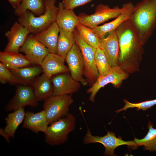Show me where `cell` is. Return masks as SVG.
<instances>
[{
  "mask_svg": "<svg viewBox=\"0 0 156 156\" xmlns=\"http://www.w3.org/2000/svg\"><path fill=\"white\" fill-rule=\"evenodd\" d=\"M92 0H62L64 7L65 9L73 10L77 7L82 6Z\"/></svg>",
  "mask_w": 156,
  "mask_h": 156,
  "instance_id": "obj_32",
  "label": "cell"
},
{
  "mask_svg": "<svg viewBox=\"0 0 156 156\" xmlns=\"http://www.w3.org/2000/svg\"><path fill=\"white\" fill-rule=\"evenodd\" d=\"M129 76V73L124 71L119 66L112 67L111 71L107 75L98 76L95 82L87 90V93L90 94V101L92 102L94 101L95 96L101 88L109 83L118 88L122 81L126 79Z\"/></svg>",
  "mask_w": 156,
  "mask_h": 156,
  "instance_id": "obj_9",
  "label": "cell"
},
{
  "mask_svg": "<svg viewBox=\"0 0 156 156\" xmlns=\"http://www.w3.org/2000/svg\"><path fill=\"white\" fill-rule=\"evenodd\" d=\"M45 12L43 14L35 16L27 10L18 17V22L26 27L30 33L38 34L47 28L56 21L58 8L55 5L56 0H44Z\"/></svg>",
  "mask_w": 156,
  "mask_h": 156,
  "instance_id": "obj_3",
  "label": "cell"
},
{
  "mask_svg": "<svg viewBox=\"0 0 156 156\" xmlns=\"http://www.w3.org/2000/svg\"><path fill=\"white\" fill-rule=\"evenodd\" d=\"M0 134L9 143L10 142L9 138L10 137L8 134L4 131V129L2 128L0 129Z\"/></svg>",
  "mask_w": 156,
  "mask_h": 156,
  "instance_id": "obj_34",
  "label": "cell"
},
{
  "mask_svg": "<svg viewBox=\"0 0 156 156\" xmlns=\"http://www.w3.org/2000/svg\"><path fill=\"white\" fill-rule=\"evenodd\" d=\"M99 47L103 52L112 67L118 66L119 46L116 30L109 33L106 37L100 38Z\"/></svg>",
  "mask_w": 156,
  "mask_h": 156,
  "instance_id": "obj_15",
  "label": "cell"
},
{
  "mask_svg": "<svg viewBox=\"0 0 156 156\" xmlns=\"http://www.w3.org/2000/svg\"><path fill=\"white\" fill-rule=\"evenodd\" d=\"M75 43L73 32H67L60 29L57 43V54L65 60L67 53Z\"/></svg>",
  "mask_w": 156,
  "mask_h": 156,
  "instance_id": "obj_25",
  "label": "cell"
},
{
  "mask_svg": "<svg viewBox=\"0 0 156 156\" xmlns=\"http://www.w3.org/2000/svg\"><path fill=\"white\" fill-rule=\"evenodd\" d=\"M31 86L38 101H45L53 95V87L51 78L43 73L35 79Z\"/></svg>",
  "mask_w": 156,
  "mask_h": 156,
  "instance_id": "obj_21",
  "label": "cell"
},
{
  "mask_svg": "<svg viewBox=\"0 0 156 156\" xmlns=\"http://www.w3.org/2000/svg\"><path fill=\"white\" fill-rule=\"evenodd\" d=\"M44 0H22L20 5L14 10L15 14L18 17L29 10L35 15L39 16L45 12Z\"/></svg>",
  "mask_w": 156,
  "mask_h": 156,
  "instance_id": "obj_24",
  "label": "cell"
},
{
  "mask_svg": "<svg viewBox=\"0 0 156 156\" xmlns=\"http://www.w3.org/2000/svg\"><path fill=\"white\" fill-rule=\"evenodd\" d=\"M76 118L68 113L49 125L44 134L45 142L52 146L62 145L67 140L69 134L75 128Z\"/></svg>",
  "mask_w": 156,
  "mask_h": 156,
  "instance_id": "obj_5",
  "label": "cell"
},
{
  "mask_svg": "<svg viewBox=\"0 0 156 156\" xmlns=\"http://www.w3.org/2000/svg\"><path fill=\"white\" fill-rule=\"evenodd\" d=\"M70 75L75 80L83 86L88 84L84 78V63L81 50L75 43L67 53L65 58Z\"/></svg>",
  "mask_w": 156,
  "mask_h": 156,
  "instance_id": "obj_12",
  "label": "cell"
},
{
  "mask_svg": "<svg viewBox=\"0 0 156 156\" xmlns=\"http://www.w3.org/2000/svg\"><path fill=\"white\" fill-rule=\"evenodd\" d=\"M116 30L119 46L118 66L128 73L138 71L144 53L138 32L129 19Z\"/></svg>",
  "mask_w": 156,
  "mask_h": 156,
  "instance_id": "obj_1",
  "label": "cell"
},
{
  "mask_svg": "<svg viewBox=\"0 0 156 156\" xmlns=\"http://www.w3.org/2000/svg\"><path fill=\"white\" fill-rule=\"evenodd\" d=\"M95 61L99 75H105L111 70L112 67L109 65L103 51L100 48L96 49L95 54Z\"/></svg>",
  "mask_w": 156,
  "mask_h": 156,
  "instance_id": "obj_29",
  "label": "cell"
},
{
  "mask_svg": "<svg viewBox=\"0 0 156 156\" xmlns=\"http://www.w3.org/2000/svg\"><path fill=\"white\" fill-rule=\"evenodd\" d=\"M129 19L138 32L144 46L156 28V0H142L137 3Z\"/></svg>",
  "mask_w": 156,
  "mask_h": 156,
  "instance_id": "obj_2",
  "label": "cell"
},
{
  "mask_svg": "<svg viewBox=\"0 0 156 156\" xmlns=\"http://www.w3.org/2000/svg\"><path fill=\"white\" fill-rule=\"evenodd\" d=\"M53 87V95L70 94L77 92L81 83L68 73H60L51 78Z\"/></svg>",
  "mask_w": 156,
  "mask_h": 156,
  "instance_id": "obj_13",
  "label": "cell"
},
{
  "mask_svg": "<svg viewBox=\"0 0 156 156\" xmlns=\"http://www.w3.org/2000/svg\"><path fill=\"white\" fill-rule=\"evenodd\" d=\"M12 77V74L10 70L0 62V82L2 84L10 83Z\"/></svg>",
  "mask_w": 156,
  "mask_h": 156,
  "instance_id": "obj_31",
  "label": "cell"
},
{
  "mask_svg": "<svg viewBox=\"0 0 156 156\" xmlns=\"http://www.w3.org/2000/svg\"><path fill=\"white\" fill-rule=\"evenodd\" d=\"M19 52L25 54L31 64L40 66L50 53L48 49L32 35L28 36Z\"/></svg>",
  "mask_w": 156,
  "mask_h": 156,
  "instance_id": "obj_11",
  "label": "cell"
},
{
  "mask_svg": "<svg viewBox=\"0 0 156 156\" xmlns=\"http://www.w3.org/2000/svg\"><path fill=\"white\" fill-rule=\"evenodd\" d=\"M131 12L123 14L112 21L101 25L96 26L92 29L100 38L104 37L106 34L116 30L124 21L129 19Z\"/></svg>",
  "mask_w": 156,
  "mask_h": 156,
  "instance_id": "obj_26",
  "label": "cell"
},
{
  "mask_svg": "<svg viewBox=\"0 0 156 156\" xmlns=\"http://www.w3.org/2000/svg\"><path fill=\"white\" fill-rule=\"evenodd\" d=\"M43 105L49 125L66 116L73 102L71 94L53 95Z\"/></svg>",
  "mask_w": 156,
  "mask_h": 156,
  "instance_id": "obj_6",
  "label": "cell"
},
{
  "mask_svg": "<svg viewBox=\"0 0 156 156\" xmlns=\"http://www.w3.org/2000/svg\"><path fill=\"white\" fill-rule=\"evenodd\" d=\"M32 65L9 69L12 74V79L10 83L12 84L31 86L35 79L43 73L40 65Z\"/></svg>",
  "mask_w": 156,
  "mask_h": 156,
  "instance_id": "obj_16",
  "label": "cell"
},
{
  "mask_svg": "<svg viewBox=\"0 0 156 156\" xmlns=\"http://www.w3.org/2000/svg\"><path fill=\"white\" fill-rule=\"evenodd\" d=\"M134 7L133 3L131 2L123 4L121 8L117 6L112 8L108 5L100 4L96 6L93 14L88 15L85 13H80L78 16L79 22L93 29L123 14L131 12Z\"/></svg>",
  "mask_w": 156,
  "mask_h": 156,
  "instance_id": "obj_4",
  "label": "cell"
},
{
  "mask_svg": "<svg viewBox=\"0 0 156 156\" xmlns=\"http://www.w3.org/2000/svg\"><path fill=\"white\" fill-rule=\"evenodd\" d=\"M75 43L79 47L84 61V75L91 86L96 81L99 74L95 61L96 49L85 42L75 28L73 31Z\"/></svg>",
  "mask_w": 156,
  "mask_h": 156,
  "instance_id": "obj_8",
  "label": "cell"
},
{
  "mask_svg": "<svg viewBox=\"0 0 156 156\" xmlns=\"http://www.w3.org/2000/svg\"><path fill=\"white\" fill-rule=\"evenodd\" d=\"M76 28L85 42L96 49L99 47L100 38L92 29L79 22L77 24Z\"/></svg>",
  "mask_w": 156,
  "mask_h": 156,
  "instance_id": "obj_28",
  "label": "cell"
},
{
  "mask_svg": "<svg viewBox=\"0 0 156 156\" xmlns=\"http://www.w3.org/2000/svg\"><path fill=\"white\" fill-rule=\"evenodd\" d=\"M25 113L24 107H21L8 114L5 118L6 126L4 130L10 137H14L16 130L24 120Z\"/></svg>",
  "mask_w": 156,
  "mask_h": 156,
  "instance_id": "obj_23",
  "label": "cell"
},
{
  "mask_svg": "<svg viewBox=\"0 0 156 156\" xmlns=\"http://www.w3.org/2000/svg\"><path fill=\"white\" fill-rule=\"evenodd\" d=\"M65 61L57 53H49L40 65L43 73L51 78L57 74L68 73L69 69L65 65Z\"/></svg>",
  "mask_w": 156,
  "mask_h": 156,
  "instance_id": "obj_17",
  "label": "cell"
},
{
  "mask_svg": "<svg viewBox=\"0 0 156 156\" xmlns=\"http://www.w3.org/2000/svg\"><path fill=\"white\" fill-rule=\"evenodd\" d=\"M56 22L60 29L69 32H73L79 22L78 16L73 10L65 9L62 3L59 2Z\"/></svg>",
  "mask_w": 156,
  "mask_h": 156,
  "instance_id": "obj_19",
  "label": "cell"
},
{
  "mask_svg": "<svg viewBox=\"0 0 156 156\" xmlns=\"http://www.w3.org/2000/svg\"><path fill=\"white\" fill-rule=\"evenodd\" d=\"M29 33V31L26 27L18 22H15L10 30L5 34L8 42L4 51L18 52Z\"/></svg>",
  "mask_w": 156,
  "mask_h": 156,
  "instance_id": "obj_14",
  "label": "cell"
},
{
  "mask_svg": "<svg viewBox=\"0 0 156 156\" xmlns=\"http://www.w3.org/2000/svg\"><path fill=\"white\" fill-rule=\"evenodd\" d=\"M18 85L14 96L5 107L6 111H14L27 105L35 107L38 105V101L31 86Z\"/></svg>",
  "mask_w": 156,
  "mask_h": 156,
  "instance_id": "obj_10",
  "label": "cell"
},
{
  "mask_svg": "<svg viewBox=\"0 0 156 156\" xmlns=\"http://www.w3.org/2000/svg\"><path fill=\"white\" fill-rule=\"evenodd\" d=\"M60 28L56 21L47 29L34 36L44 44L50 53H57V46Z\"/></svg>",
  "mask_w": 156,
  "mask_h": 156,
  "instance_id": "obj_20",
  "label": "cell"
},
{
  "mask_svg": "<svg viewBox=\"0 0 156 156\" xmlns=\"http://www.w3.org/2000/svg\"><path fill=\"white\" fill-rule=\"evenodd\" d=\"M147 127L148 131L145 137L141 139L135 138L134 140L138 146H143L144 150L156 152V128L153 127L150 121L148 123Z\"/></svg>",
  "mask_w": 156,
  "mask_h": 156,
  "instance_id": "obj_27",
  "label": "cell"
},
{
  "mask_svg": "<svg viewBox=\"0 0 156 156\" xmlns=\"http://www.w3.org/2000/svg\"><path fill=\"white\" fill-rule=\"evenodd\" d=\"M12 7L15 9L20 4L22 0H7Z\"/></svg>",
  "mask_w": 156,
  "mask_h": 156,
  "instance_id": "obj_33",
  "label": "cell"
},
{
  "mask_svg": "<svg viewBox=\"0 0 156 156\" xmlns=\"http://www.w3.org/2000/svg\"><path fill=\"white\" fill-rule=\"evenodd\" d=\"M123 102L125 103L123 107L116 111L115 112L118 113L122 111H125L129 108H136L137 110L142 109L144 111L156 105V99L136 103H131L126 99L123 100Z\"/></svg>",
  "mask_w": 156,
  "mask_h": 156,
  "instance_id": "obj_30",
  "label": "cell"
},
{
  "mask_svg": "<svg viewBox=\"0 0 156 156\" xmlns=\"http://www.w3.org/2000/svg\"><path fill=\"white\" fill-rule=\"evenodd\" d=\"M83 142L85 144L95 143L102 144L105 148L103 153L105 156H115V150L121 145H127L133 149L138 147L134 140L125 141L120 137H117L115 133L112 131H107V134L103 136L93 135L88 126L87 131L83 137Z\"/></svg>",
  "mask_w": 156,
  "mask_h": 156,
  "instance_id": "obj_7",
  "label": "cell"
},
{
  "mask_svg": "<svg viewBox=\"0 0 156 156\" xmlns=\"http://www.w3.org/2000/svg\"><path fill=\"white\" fill-rule=\"evenodd\" d=\"M0 62L9 69H14L30 65L25 55L18 52H0Z\"/></svg>",
  "mask_w": 156,
  "mask_h": 156,
  "instance_id": "obj_22",
  "label": "cell"
},
{
  "mask_svg": "<svg viewBox=\"0 0 156 156\" xmlns=\"http://www.w3.org/2000/svg\"><path fill=\"white\" fill-rule=\"evenodd\" d=\"M49 125L44 110L37 113L28 111L26 112L23 128L36 133L42 132L45 134Z\"/></svg>",
  "mask_w": 156,
  "mask_h": 156,
  "instance_id": "obj_18",
  "label": "cell"
}]
</instances>
